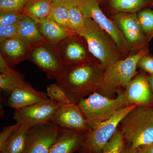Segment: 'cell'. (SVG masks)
Wrapping results in <instances>:
<instances>
[{
  "instance_id": "d590c367",
  "label": "cell",
  "mask_w": 153,
  "mask_h": 153,
  "mask_svg": "<svg viewBox=\"0 0 153 153\" xmlns=\"http://www.w3.org/2000/svg\"><path fill=\"white\" fill-rule=\"evenodd\" d=\"M140 153H153V143L138 148Z\"/></svg>"
},
{
  "instance_id": "ba28073f",
  "label": "cell",
  "mask_w": 153,
  "mask_h": 153,
  "mask_svg": "<svg viewBox=\"0 0 153 153\" xmlns=\"http://www.w3.org/2000/svg\"><path fill=\"white\" fill-rule=\"evenodd\" d=\"M28 59L44 71L49 79H57L65 68L56 46L47 41L31 45Z\"/></svg>"
},
{
  "instance_id": "8fae6325",
  "label": "cell",
  "mask_w": 153,
  "mask_h": 153,
  "mask_svg": "<svg viewBox=\"0 0 153 153\" xmlns=\"http://www.w3.org/2000/svg\"><path fill=\"white\" fill-rule=\"evenodd\" d=\"M55 46L65 68L91 59L86 41L78 34L68 36Z\"/></svg>"
},
{
  "instance_id": "d6a6232c",
  "label": "cell",
  "mask_w": 153,
  "mask_h": 153,
  "mask_svg": "<svg viewBox=\"0 0 153 153\" xmlns=\"http://www.w3.org/2000/svg\"><path fill=\"white\" fill-rule=\"evenodd\" d=\"M137 66L139 67L149 75H153V57L147 54L143 55L138 62Z\"/></svg>"
},
{
  "instance_id": "d6986e66",
  "label": "cell",
  "mask_w": 153,
  "mask_h": 153,
  "mask_svg": "<svg viewBox=\"0 0 153 153\" xmlns=\"http://www.w3.org/2000/svg\"><path fill=\"white\" fill-rule=\"evenodd\" d=\"M17 27L18 37L30 45L47 41L40 33L38 23L26 16L17 24Z\"/></svg>"
},
{
  "instance_id": "ac0fdd59",
  "label": "cell",
  "mask_w": 153,
  "mask_h": 153,
  "mask_svg": "<svg viewBox=\"0 0 153 153\" xmlns=\"http://www.w3.org/2000/svg\"><path fill=\"white\" fill-rule=\"evenodd\" d=\"M37 23L42 36L48 42L54 45L68 36L76 34L62 27L50 18Z\"/></svg>"
},
{
  "instance_id": "2e32d148",
  "label": "cell",
  "mask_w": 153,
  "mask_h": 153,
  "mask_svg": "<svg viewBox=\"0 0 153 153\" xmlns=\"http://www.w3.org/2000/svg\"><path fill=\"white\" fill-rule=\"evenodd\" d=\"M86 131L61 128L49 153H73L78 151Z\"/></svg>"
},
{
  "instance_id": "6da1fadb",
  "label": "cell",
  "mask_w": 153,
  "mask_h": 153,
  "mask_svg": "<svg viewBox=\"0 0 153 153\" xmlns=\"http://www.w3.org/2000/svg\"><path fill=\"white\" fill-rule=\"evenodd\" d=\"M100 64L90 59L64 68L57 77V85L72 103L97 91L101 84L103 72Z\"/></svg>"
},
{
  "instance_id": "4fadbf2b",
  "label": "cell",
  "mask_w": 153,
  "mask_h": 153,
  "mask_svg": "<svg viewBox=\"0 0 153 153\" xmlns=\"http://www.w3.org/2000/svg\"><path fill=\"white\" fill-rule=\"evenodd\" d=\"M125 88L124 94L126 106L136 104L153 107V93L144 72L137 74Z\"/></svg>"
},
{
  "instance_id": "5bb4252c",
  "label": "cell",
  "mask_w": 153,
  "mask_h": 153,
  "mask_svg": "<svg viewBox=\"0 0 153 153\" xmlns=\"http://www.w3.org/2000/svg\"><path fill=\"white\" fill-rule=\"evenodd\" d=\"M51 123L62 128L86 131L88 122L77 103L61 104Z\"/></svg>"
},
{
  "instance_id": "e0dca14e",
  "label": "cell",
  "mask_w": 153,
  "mask_h": 153,
  "mask_svg": "<svg viewBox=\"0 0 153 153\" xmlns=\"http://www.w3.org/2000/svg\"><path fill=\"white\" fill-rule=\"evenodd\" d=\"M47 95L34 88H18L11 91L7 105L16 110L21 109L48 99Z\"/></svg>"
},
{
  "instance_id": "74e56055",
  "label": "cell",
  "mask_w": 153,
  "mask_h": 153,
  "mask_svg": "<svg viewBox=\"0 0 153 153\" xmlns=\"http://www.w3.org/2000/svg\"><path fill=\"white\" fill-rule=\"evenodd\" d=\"M147 79L151 90H152V92L153 93V75H148L147 76Z\"/></svg>"
},
{
  "instance_id": "44dd1931",
  "label": "cell",
  "mask_w": 153,
  "mask_h": 153,
  "mask_svg": "<svg viewBox=\"0 0 153 153\" xmlns=\"http://www.w3.org/2000/svg\"><path fill=\"white\" fill-rule=\"evenodd\" d=\"M53 7L51 0H30L22 13L38 22L50 18Z\"/></svg>"
},
{
  "instance_id": "277c9868",
  "label": "cell",
  "mask_w": 153,
  "mask_h": 153,
  "mask_svg": "<svg viewBox=\"0 0 153 153\" xmlns=\"http://www.w3.org/2000/svg\"><path fill=\"white\" fill-rule=\"evenodd\" d=\"M143 48L137 54L113 63L103 72L101 84L97 92L112 98L121 87L126 88L137 74L138 62L143 55L148 53Z\"/></svg>"
},
{
  "instance_id": "83f0119b",
  "label": "cell",
  "mask_w": 153,
  "mask_h": 153,
  "mask_svg": "<svg viewBox=\"0 0 153 153\" xmlns=\"http://www.w3.org/2000/svg\"><path fill=\"white\" fill-rule=\"evenodd\" d=\"M69 26L73 33H77L82 29L84 25L85 17L78 7L69 9Z\"/></svg>"
},
{
  "instance_id": "f546056e",
  "label": "cell",
  "mask_w": 153,
  "mask_h": 153,
  "mask_svg": "<svg viewBox=\"0 0 153 153\" xmlns=\"http://www.w3.org/2000/svg\"><path fill=\"white\" fill-rule=\"evenodd\" d=\"M24 16L20 12H0V26L17 24Z\"/></svg>"
},
{
  "instance_id": "4316f807",
  "label": "cell",
  "mask_w": 153,
  "mask_h": 153,
  "mask_svg": "<svg viewBox=\"0 0 153 153\" xmlns=\"http://www.w3.org/2000/svg\"><path fill=\"white\" fill-rule=\"evenodd\" d=\"M47 94L50 99L55 100L60 104L72 103L65 92L57 83H53L47 87Z\"/></svg>"
},
{
  "instance_id": "7a4b0ae2",
  "label": "cell",
  "mask_w": 153,
  "mask_h": 153,
  "mask_svg": "<svg viewBox=\"0 0 153 153\" xmlns=\"http://www.w3.org/2000/svg\"><path fill=\"white\" fill-rule=\"evenodd\" d=\"M126 143L133 149L153 143L152 107L137 105L121 121Z\"/></svg>"
},
{
  "instance_id": "ffe728a7",
  "label": "cell",
  "mask_w": 153,
  "mask_h": 153,
  "mask_svg": "<svg viewBox=\"0 0 153 153\" xmlns=\"http://www.w3.org/2000/svg\"><path fill=\"white\" fill-rule=\"evenodd\" d=\"M28 124H22L13 135L0 147V153H23L27 143V134L30 128Z\"/></svg>"
},
{
  "instance_id": "e575fe53",
  "label": "cell",
  "mask_w": 153,
  "mask_h": 153,
  "mask_svg": "<svg viewBox=\"0 0 153 153\" xmlns=\"http://www.w3.org/2000/svg\"><path fill=\"white\" fill-rule=\"evenodd\" d=\"M82 0H51L55 5L62 6L68 9L78 7Z\"/></svg>"
},
{
  "instance_id": "3957f363",
  "label": "cell",
  "mask_w": 153,
  "mask_h": 153,
  "mask_svg": "<svg viewBox=\"0 0 153 153\" xmlns=\"http://www.w3.org/2000/svg\"><path fill=\"white\" fill-rule=\"evenodd\" d=\"M77 34L85 39L89 52L103 70L121 60L120 52L112 38L92 19L85 17L84 25Z\"/></svg>"
},
{
  "instance_id": "484cf974",
  "label": "cell",
  "mask_w": 153,
  "mask_h": 153,
  "mask_svg": "<svg viewBox=\"0 0 153 153\" xmlns=\"http://www.w3.org/2000/svg\"><path fill=\"white\" fill-rule=\"evenodd\" d=\"M125 142L121 130L117 129L112 138L105 146L103 153H121Z\"/></svg>"
},
{
  "instance_id": "1f68e13d",
  "label": "cell",
  "mask_w": 153,
  "mask_h": 153,
  "mask_svg": "<svg viewBox=\"0 0 153 153\" xmlns=\"http://www.w3.org/2000/svg\"><path fill=\"white\" fill-rule=\"evenodd\" d=\"M0 71L2 74H5L10 77L24 79L23 75L19 71L11 68L10 66L5 61L1 55H0Z\"/></svg>"
},
{
  "instance_id": "f1b7e54d",
  "label": "cell",
  "mask_w": 153,
  "mask_h": 153,
  "mask_svg": "<svg viewBox=\"0 0 153 153\" xmlns=\"http://www.w3.org/2000/svg\"><path fill=\"white\" fill-rule=\"evenodd\" d=\"M30 0H0V12L22 13Z\"/></svg>"
},
{
  "instance_id": "8992f818",
  "label": "cell",
  "mask_w": 153,
  "mask_h": 153,
  "mask_svg": "<svg viewBox=\"0 0 153 153\" xmlns=\"http://www.w3.org/2000/svg\"><path fill=\"white\" fill-rule=\"evenodd\" d=\"M137 105L125 107L109 119L89 128L85 132L78 153H103L105 146L117 130L121 121Z\"/></svg>"
},
{
  "instance_id": "f35d334b",
  "label": "cell",
  "mask_w": 153,
  "mask_h": 153,
  "mask_svg": "<svg viewBox=\"0 0 153 153\" xmlns=\"http://www.w3.org/2000/svg\"><path fill=\"white\" fill-rule=\"evenodd\" d=\"M152 4H153V0H152Z\"/></svg>"
},
{
  "instance_id": "30bf717a",
  "label": "cell",
  "mask_w": 153,
  "mask_h": 153,
  "mask_svg": "<svg viewBox=\"0 0 153 153\" xmlns=\"http://www.w3.org/2000/svg\"><path fill=\"white\" fill-rule=\"evenodd\" d=\"M61 104L48 99L30 106L16 110L14 118L17 123L33 126L49 123L51 122Z\"/></svg>"
},
{
  "instance_id": "d4e9b609",
  "label": "cell",
  "mask_w": 153,
  "mask_h": 153,
  "mask_svg": "<svg viewBox=\"0 0 153 153\" xmlns=\"http://www.w3.org/2000/svg\"><path fill=\"white\" fill-rule=\"evenodd\" d=\"M50 18L62 27L71 31L69 26V9L53 5Z\"/></svg>"
},
{
  "instance_id": "52a82bcc",
  "label": "cell",
  "mask_w": 153,
  "mask_h": 153,
  "mask_svg": "<svg viewBox=\"0 0 153 153\" xmlns=\"http://www.w3.org/2000/svg\"><path fill=\"white\" fill-rule=\"evenodd\" d=\"M99 2L100 0H82L78 8L84 17L92 19L109 35L121 53L128 55L130 47L127 41L114 22L103 13Z\"/></svg>"
},
{
  "instance_id": "5b68a950",
  "label": "cell",
  "mask_w": 153,
  "mask_h": 153,
  "mask_svg": "<svg viewBox=\"0 0 153 153\" xmlns=\"http://www.w3.org/2000/svg\"><path fill=\"white\" fill-rule=\"evenodd\" d=\"M117 93V97L113 99L95 91L78 101L77 104L88 122L89 128L109 119L126 107L124 92L120 90Z\"/></svg>"
},
{
  "instance_id": "9a60e30c",
  "label": "cell",
  "mask_w": 153,
  "mask_h": 153,
  "mask_svg": "<svg viewBox=\"0 0 153 153\" xmlns=\"http://www.w3.org/2000/svg\"><path fill=\"white\" fill-rule=\"evenodd\" d=\"M30 44L19 37L0 41V55L10 66H14L28 59Z\"/></svg>"
},
{
  "instance_id": "8d00e7d4",
  "label": "cell",
  "mask_w": 153,
  "mask_h": 153,
  "mask_svg": "<svg viewBox=\"0 0 153 153\" xmlns=\"http://www.w3.org/2000/svg\"><path fill=\"white\" fill-rule=\"evenodd\" d=\"M121 153H140V152L138 149H133L128 145H126L125 143Z\"/></svg>"
},
{
  "instance_id": "9c48e42d",
  "label": "cell",
  "mask_w": 153,
  "mask_h": 153,
  "mask_svg": "<svg viewBox=\"0 0 153 153\" xmlns=\"http://www.w3.org/2000/svg\"><path fill=\"white\" fill-rule=\"evenodd\" d=\"M61 129L51 122L31 127L28 131L26 147L23 153H49Z\"/></svg>"
},
{
  "instance_id": "836d02e7",
  "label": "cell",
  "mask_w": 153,
  "mask_h": 153,
  "mask_svg": "<svg viewBox=\"0 0 153 153\" xmlns=\"http://www.w3.org/2000/svg\"><path fill=\"white\" fill-rule=\"evenodd\" d=\"M22 124V123H17L16 124L6 126L3 129L0 134V147L4 145L11 136L13 135Z\"/></svg>"
},
{
  "instance_id": "603a6c76",
  "label": "cell",
  "mask_w": 153,
  "mask_h": 153,
  "mask_svg": "<svg viewBox=\"0 0 153 153\" xmlns=\"http://www.w3.org/2000/svg\"><path fill=\"white\" fill-rule=\"evenodd\" d=\"M137 16L143 31L149 41L153 38V10L144 9L140 11Z\"/></svg>"
},
{
  "instance_id": "7c38bea8",
  "label": "cell",
  "mask_w": 153,
  "mask_h": 153,
  "mask_svg": "<svg viewBox=\"0 0 153 153\" xmlns=\"http://www.w3.org/2000/svg\"><path fill=\"white\" fill-rule=\"evenodd\" d=\"M114 22L123 34L130 48H142L149 42L135 13L119 12L114 16Z\"/></svg>"
},
{
  "instance_id": "7402d4cb",
  "label": "cell",
  "mask_w": 153,
  "mask_h": 153,
  "mask_svg": "<svg viewBox=\"0 0 153 153\" xmlns=\"http://www.w3.org/2000/svg\"><path fill=\"white\" fill-rule=\"evenodd\" d=\"M112 8L119 12L135 13L141 10L152 0H110Z\"/></svg>"
},
{
  "instance_id": "cb8c5ba5",
  "label": "cell",
  "mask_w": 153,
  "mask_h": 153,
  "mask_svg": "<svg viewBox=\"0 0 153 153\" xmlns=\"http://www.w3.org/2000/svg\"><path fill=\"white\" fill-rule=\"evenodd\" d=\"M0 88L5 91H13L18 88L33 89V88L24 79L14 78L1 73L0 74Z\"/></svg>"
},
{
  "instance_id": "4dcf8cb0",
  "label": "cell",
  "mask_w": 153,
  "mask_h": 153,
  "mask_svg": "<svg viewBox=\"0 0 153 153\" xmlns=\"http://www.w3.org/2000/svg\"><path fill=\"white\" fill-rule=\"evenodd\" d=\"M18 37L17 24L0 26V41Z\"/></svg>"
}]
</instances>
